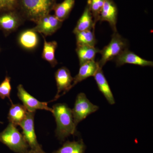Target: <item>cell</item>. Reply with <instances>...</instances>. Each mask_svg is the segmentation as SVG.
Masks as SVG:
<instances>
[{"label":"cell","mask_w":153,"mask_h":153,"mask_svg":"<svg viewBox=\"0 0 153 153\" xmlns=\"http://www.w3.org/2000/svg\"><path fill=\"white\" fill-rule=\"evenodd\" d=\"M62 23L55 15L49 14L40 19L32 29L45 37L51 36L61 27Z\"/></svg>","instance_id":"9"},{"label":"cell","mask_w":153,"mask_h":153,"mask_svg":"<svg viewBox=\"0 0 153 153\" xmlns=\"http://www.w3.org/2000/svg\"><path fill=\"white\" fill-rule=\"evenodd\" d=\"M35 112L28 111L26 117L19 125L23 130V136L31 149L42 147L38 142L35 132L34 127Z\"/></svg>","instance_id":"8"},{"label":"cell","mask_w":153,"mask_h":153,"mask_svg":"<svg viewBox=\"0 0 153 153\" xmlns=\"http://www.w3.org/2000/svg\"><path fill=\"white\" fill-rule=\"evenodd\" d=\"M105 0H88L87 5L92 14L94 24L99 21L100 16Z\"/></svg>","instance_id":"23"},{"label":"cell","mask_w":153,"mask_h":153,"mask_svg":"<svg viewBox=\"0 0 153 153\" xmlns=\"http://www.w3.org/2000/svg\"><path fill=\"white\" fill-rule=\"evenodd\" d=\"M0 123L3 124V122H2L0 121Z\"/></svg>","instance_id":"28"},{"label":"cell","mask_w":153,"mask_h":153,"mask_svg":"<svg viewBox=\"0 0 153 153\" xmlns=\"http://www.w3.org/2000/svg\"><path fill=\"white\" fill-rule=\"evenodd\" d=\"M99 67L98 62H96L95 60L88 61L80 65L78 74L73 78L71 88L78 82H81L90 76H94Z\"/></svg>","instance_id":"14"},{"label":"cell","mask_w":153,"mask_h":153,"mask_svg":"<svg viewBox=\"0 0 153 153\" xmlns=\"http://www.w3.org/2000/svg\"><path fill=\"white\" fill-rule=\"evenodd\" d=\"M17 0H1V12L16 10Z\"/></svg>","instance_id":"25"},{"label":"cell","mask_w":153,"mask_h":153,"mask_svg":"<svg viewBox=\"0 0 153 153\" xmlns=\"http://www.w3.org/2000/svg\"><path fill=\"white\" fill-rule=\"evenodd\" d=\"M75 0H64L62 2L55 4L53 10L54 15L61 22H63L69 16L74 7Z\"/></svg>","instance_id":"19"},{"label":"cell","mask_w":153,"mask_h":153,"mask_svg":"<svg viewBox=\"0 0 153 153\" xmlns=\"http://www.w3.org/2000/svg\"><path fill=\"white\" fill-rule=\"evenodd\" d=\"M99 107L91 103L83 93L77 94L74 108L71 110L75 126L89 115L98 110Z\"/></svg>","instance_id":"5"},{"label":"cell","mask_w":153,"mask_h":153,"mask_svg":"<svg viewBox=\"0 0 153 153\" xmlns=\"http://www.w3.org/2000/svg\"><path fill=\"white\" fill-rule=\"evenodd\" d=\"M52 108V113L57 124L55 135L59 140L63 141L66 138L76 133L72 111L65 103H57Z\"/></svg>","instance_id":"2"},{"label":"cell","mask_w":153,"mask_h":153,"mask_svg":"<svg viewBox=\"0 0 153 153\" xmlns=\"http://www.w3.org/2000/svg\"><path fill=\"white\" fill-rule=\"evenodd\" d=\"M85 146L82 140L66 142L63 146L52 153H85Z\"/></svg>","instance_id":"21"},{"label":"cell","mask_w":153,"mask_h":153,"mask_svg":"<svg viewBox=\"0 0 153 153\" xmlns=\"http://www.w3.org/2000/svg\"><path fill=\"white\" fill-rule=\"evenodd\" d=\"M0 12H1V0H0Z\"/></svg>","instance_id":"27"},{"label":"cell","mask_w":153,"mask_h":153,"mask_svg":"<svg viewBox=\"0 0 153 153\" xmlns=\"http://www.w3.org/2000/svg\"><path fill=\"white\" fill-rule=\"evenodd\" d=\"M26 153H47L44 152L42 147L36 149H31Z\"/></svg>","instance_id":"26"},{"label":"cell","mask_w":153,"mask_h":153,"mask_svg":"<svg viewBox=\"0 0 153 153\" xmlns=\"http://www.w3.org/2000/svg\"><path fill=\"white\" fill-rule=\"evenodd\" d=\"M117 66H120L126 64H133L141 66H152V61L146 60L134 52L126 49L114 58Z\"/></svg>","instance_id":"11"},{"label":"cell","mask_w":153,"mask_h":153,"mask_svg":"<svg viewBox=\"0 0 153 153\" xmlns=\"http://www.w3.org/2000/svg\"><path fill=\"white\" fill-rule=\"evenodd\" d=\"M56 3V0H17L16 10L24 19L37 24L50 14Z\"/></svg>","instance_id":"1"},{"label":"cell","mask_w":153,"mask_h":153,"mask_svg":"<svg viewBox=\"0 0 153 153\" xmlns=\"http://www.w3.org/2000/svg\"><path fill=\"white\" fill-rule=\"evenodd\" d=\"M11 77L7 75L4 80L0 83V97L2 99H5L7 97L10 100L11 103L13 104L10 99V94L12 91L11 85Z\"/></svg>","instance_id":"24"},{"label":"cell","mask_w":153,"mask_h":153,"mask_svg":"<svg viewBox=\"0 0 153 153\" xmlns=\"http://www.w3.org/2000/svg\"><path fill=\"white\" fill-rule=\"evenodd\" d=\"M17 89V95L28 111L36 112L37 110L41 109L45 110L52 113V108L48 106V102L39 101L28 93L22 84L19 85Z\"/></svg>","instance_id":"7"},{"label":"cell","mask_w":153,"mask_h":153,"mask_svg":"<svg viewBox=\"0 0 153 153\" xmlns=\"http://www.w3.org/2000/svg\"><path fill=\"white\" fill-rule=\"evenodd\" d=\"M55 79L57 86V93L52 101H55L59 98L60 93L63 91L64 95L71 89V85L73 81L70 71L66 67H62L57 69L55 73Z\"/></svg>","instance_id":"10"},{"label":"cell","mask_w":153,"mask_h":153,"mask_svg":"<svg viewBox=\"0 0 153 153\" xmlns=\"http://www.w3.org/2000/svg\"><path fill=\"white\" fill-rule=\"evenodd\" d=\"M27 112V110L24 105L13 103L9 110L7 118L10 123L17 126L25 119Z\"/></svg>","instance_id":"17"},{"label":"cell","mask_w":153,"mask_h":153,"mask_svg":"<svg viewBox=\"0 0 153 153\" xmlns=\"http://www.w3.org/2000/svg\"><path fill=\"white\" fill-rule=\"evenodd\" d=\"M76 36V46L94 47L97 43L94 32L92 30L81 31L74 33Z\"/></svg>","instance_id":"22"},{"label":"cell","mask_w":153,"mask_h":153,"mask_svg":"<svg viewBox=\"0 0 153 153\" xmlns=\"http://www.w3.org/2000/svg\"><path fill=\"white\" fill-rule=\"evenodd\" d=\"M118 10L112 0H105L104 4L100 16L99 21L109 23L114 32H117Z\"/></svg>","instance_id":"12"},{"label":"cell","mask_w":153,"mask_h":153,"mask_svg":"<svg viewBox=\"0 0 153 153\" xmlns=\"http://www.w3.org/2000/svg\"><path fill=\"white\" fill-rule=\"evenodd\" d=\"M44 39V47L42 53V58L50 63L53 68L57 65L58 62L55 58V52L57 47L56 41H47L45 36H43Z\"/></svg>","instance_id":"18"},{"label":"cell","mask_w":153,"mask_h":153,"mask_svg":"<svg viewBox=\"0 0 153 153\" xmlns=\"http://www.w3.org/2000/svg\"><path fill=\"white\" fill-rule=\"evenodd\" d=\"M0 141L17 153H27L30 148L23 134L10 123L0 133Z\"/></svg>","instance_id":"3"},{"label":"cell","mask_w":153,"mask_h":153,"mask_svg":"<svg viewBox=\"0 0 153 153\" xmlns=\"http://www.w3.org/2000/svg\"><path fill=\"white\" fill-rule=\"evenodd\" d=\"M100 51L94 47L76 46V52L79 59V66L86 62L94 60L96 55Z\"/></svg>","instance_id":"20"},{"label":"cell","mask_w":153,"mask_h":153,"mask_svg":"<svg viewBox=\"0 0 153 153\" xmlns=\"http://www.w3.org/2000/svg\"><path fill=\"white\" fill-rule=\"evenodd\" d=\"M19 44L25 50H33L38 47L39 39L38 33L33 29H27L19 34L18 39Z\"/></svg>","instance_id":"13"},{"label":"cell","mask_w":153,"mask_h":153,"mask_svg":"<svg viewBox=\"0 0 153 153\" xmlns=\"http://www.w3.org/2000/svg\"><path fill=\"white\" fill-rule=\"evenodd\" d=\"M102 68L99 67L93 76L99 90L104 95L108 102L111 105L114 104L115 101L114 97Z\"/></svg>","instance_id":"15"},{"label":"cell","mask_w":153,"mask_h":153,"mask_svg":"<svg viewBox=\"0 0 153 153\" xmlns=\"http://www.w3.org/2000/svg\"><path fill=\"white\" fill-rule=\"evenodd\" d=\"M95 26L92 14L87 5L73 32L75 33L81 31L94 30Z\"/></svg>","instance_id":"16"},{"label":"cell","mask_w":153,"mask_h":153,"mask_svg":"<svg viewBox=\"0 0 153 153\" xmlns=\"http://www.w3.org/2000/svg\"><path fill=\"white\" fill-rule=\"evenodd\" d=\"M25 19L17 10L5 11L0 14V30L6 36L15 32L23 24Z\"/></svg>","instance_id":"6"},{"label":"cell","mask_w":153,"mask_h":153,"mask_svg":"<svg viewBox=\"0 0 153 153\" xmlns=\"http://www.w3.org/2000/svg\"><path fill=\"white\" fill-rule=\"evenodd\" d=\"M128 41L117 33L114 32L111 40L109 44L100 51L101 59L98 62L100 68L106 64L107 62L114 60L126 49H128Z\"/></svg>","instance_id":"4"}]
</instances>
